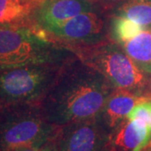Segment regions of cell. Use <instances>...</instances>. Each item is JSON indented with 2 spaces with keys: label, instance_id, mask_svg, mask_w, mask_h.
<instances>
[{
  "label": "cell",
  "instance_id": "1",
  "mask_svg": "<svg viewBox=\"0 0 151 151\" xmlns=\"http://www.w3.org/2000/svg\"><path fill=\"white\" fill-rule=\"evenodd\" d=\"M113 89L101 72L75 56L61 65L40 105L50 123L61 126L97 117Z\"/></svg>",
  "mask_w": 151,
  "mask_h": 151
},
{
  "label": "cell",
  "instance_id": "2",
  "mask_svg": "<svg viewBox=\"0 0 151 151\" xmlns=\"http://www.w3.org/2000/svg\"><path fill=\"white\" fill-rule=\"evenodd\" d=\"M73 50L31 25L0 26V71L40 64H62Z\"/></svg>",
  "mask_w": 151,
  "mask_h": 151
},
{
  "label": "cell",
  "instance_id": "3",
  "mask_svg": "<svg viewBox=\"0 0 151 151\" xmlns=\"http://www.w3.org/2000/svg\"><path fill=\"white\" fill-rule=\"evenodd\" d=\"M59 126L50 123L39 103L0 106V151L45 145L53 140Z\"/></svg>",
  "mask_w": 151,
  "mask_h": 151
},
{
  "label": "cell",
  "instance_id": "4",
  "mask_svg": "<svg viewBox=\"0 0 151 151\" xmlns=\"http://www.w3.org/2000/svg\"><path fill=\"white\" fill-rule=\"evenodd\" d=\"M70 50L85 63L101 72L114 88L151 97L149 93L150 75L135 64L119 44L105 40Z\"/></svg>",
  "mask_w": 151,
  "mask_h": 151
},
{
  "label": "cell",
  "instance_id": "5",
  "mask_svg": "<svg viewBox=\"0 0 151 151\" xmlns=\"http://www.w3.org/2000/svg\"><path fill=\"white\" fill-rule=\"evenodd\" d=\"M62 64L29 65L1 70V104H40L54 83Z\"/></svg>",
  "mask_w": 151,
  "mask_h": 151
},
{
  "label": "cell",
  "instance_id": "6",
  "mask_svg": "<svg viewBox=\"0 0 151 151\" xmlns=\"http://www.w3.org/2000/svg\"><path fill=\"white\" fill-rule=\"evenodd\" d=\"M112 135L99 114L59 126L52 144L55 151H112Z\"/></svg>",
  "mask_w": 151,
  "mask_h": 151
},
{
  "label": "cell",
  "instance_id": "7",
  "mask_svg": "<svg viewBox=\"0 0 151 151\" xmlns=\"http://www.w3.org/2000/svg\"><path fill=\"white\" fill-rule=\"evenodd\" d=\"M106 29L103 17L95 11H89L70 18L45 34L51 40L71 49L105 41Z\"/></svg>",
  "mask_w": 151,
  "mask_h": 151
},
{
  "label": "cell",
  "instance_id": "8",
  "mask_svg": "<svg viewBox=\"0 0 151 151\" xmlns=\"http://www.w3.org/2000/svg\"><path fill=\"white\" fill-rule=\"evenodd\" d=\"M94 11L92 0H45L33 15L30 25L45 33L72 17Z\"/></svg>",
  "mask_w": 151,
  "mask_h": 151
},
{
  "label": "cell",
  "instance_id": "9",
  "mask_svg": "<svg viewBox=\"0 0 151 151\" xmlns=\"http://www.w3.org/2000/svg\"><path fill=\"white\" fill-rule=\"evenodd\" d=\"M151 141L149 124L141 119L128 118L113 131L112 151H140Z\"/></svg>",
  "mask_w": 151,
  "mask_h": 151
},
{
  "label": "cell",
  "instance_id": "10",
  "mask_svg": "<svg viewBox=\"0 0 151 151\" xmlns=\"http://www.w3.org/2000/svg\"><path fill=\"white\" fill-rule=\"evenodd\" d=\"M149 100H151V97L140 96L122 88H114L107 99L100 116L108 129L113 131L136 105Z\"/></svg>",
  "mask_w": 151,
  "mask_h": 151
},
{
  "label": "cell",
  "instance_id": "11",
  "mask_svg": "<svg viewBox=\"0 0 151 151\" xmlns=\"http://www.w3.org/2000/svg\"><path fill=\"white\" fill-rule=\"evenodd\" d=\"M45 0H0V26L30 25Z\"/></svg>",
  "mask_w": 151,
  "mask_h": 151
},
{
  "label": "cell",
  "instance_id": "12",
  "mask_svg": "<svg viewBox=\"0 0 151 151\" xmlns=\"http://www.w3.org/2000/svg\"><path fill=\"white\" fill-rule=\"evenodd\" d=\"M121 46L141 70L151 76V29L143 30Z\"/></svg>",
  "mask_w": 151,
  "mask_h": 151
},
{
  "label": "cell",
  "instance_id": "13",
  "mask_svg": "<svg viewBox=\"0 0 151 151\" xmlns=\"http://www.w3.org/2000/svg\"><path fill=\"white\" fill-rule=\"evenodd\" d=\"M118 16L137 23L145 30L151 28V0H128L118 9Z\"/></svg>",
  "mask_w": 151,
  "mask_h": 151
},
{
  "label": "cell",
  "instance_id": "14",
  "mask_svg": "<svg viewBox=\"0 0 151 151\" xmlns=\"http://www.w3.org/2000/svg\"><path fill=\"white\" fill-rule=\"evenodd\" d=\"M143 30H145L144 28L137 23L127 18L115 15L111 21L109 32L113 41L122 45L134 39Z\"/></svg>",
  "mask_w": 151,
  "mask_h": 151
},
{
  "label": "cell",
  "instance_id": "15",
  "mask_svg": "<svg viewBox=\"0 0 151 151\" xmlns=\"http://www.w3.org/2000/svg\"><path fill=\"white\" fill-rule=\"evenodd\" d=\"M151 111V100L146 101L136 105L133 110L128 115V119L130 120L141 119L149 124Z\"/></svg>",
  "mask_w": 151,
  "mask_h": 151
},
{
  "label": "cell",
  "instance_id": "16",
  "mask_svg": "<svg viewBox=\"0 0 151 151\" xmlns=\"http://www.w3.org/2000/svg\"><path fill=\"white\" fill-rule=\"evenodd\" d=\"M12 151H55L52 141L49 142L45 145L38 146H26L18 148L16 150Z\"/></svg>",
  "mask_w": 151,
  "mask_h": 151
},
{
  "label": "cell",
  "instance_id": "17",
  "mask_svg": "<svg viewBox=\"0 0 151 151\" xmlns=\"http://www.w3.org/2000/svg\"><path fill=\"white\" fill-rule=\"evenodd\" d=\"M149 93L151 97V76H150V83H149Z\"/></svg>",
  "mask_w": 151,
  "mask_h": 151
},
{
  "label": "cell",
  "instance_id": "18",
  "mask_svg": "<svg viewBox=\"0 0 151 151\" xmlns=\"http://www.w3.org/2000/svg\"><path fill=\"white\" fill-rule=\"evenodd\" d=\"M149 129H150V134L151 137V111H150V122H149Z\"/></svg>",
  "mask_w": 151,
  "mask_h": 151
},
{
  "label": "cell",
  "instance_id": "19",
  "mask_svg": "<svg viewBox=\"0 0 151 151\" xmlns=\"http://www.w3.org/2000/svg\"><path fill=\"white\" fill-rule=\"evenodd\" d=\"M145 148H148V149H149V150L151 151V141H150V144H149L148 145L146 146Z\"/></svg>",
  "mask_w": 151,
  "mask_h": 151
},
{
  "label": "cell",
  "instance_id": "20",
  "mask_svg": "<svg viewBox=\"0 0 151 151\" xmlns=\"http://www.w3.org/2000/svg\"><path fill=\"white\" fill-rule=\"evenodd\" d=\"M140 151H150V150H149V149H148V148H145V149H143V150Z\"/></svg>",
  "mask_w": 151,
  "mask_h": 151
},
{
  "label": "cell",
  "instance_id": "21",
  "mask_svg": "<svg viewBox=\"0 0 151 151\" xmlns=\"http://www.w3.org/2000/svg\"><path fill=\"white\" fill-rule=\"evenodd\" d=\"M113 1H124V0H113Z\"/></svg>",
  "mask_w": 151,
  "mask_h": 151
},
{
  "label": "cell",
  "instance_id": "22",
  "mask_svg": "<svg viewBox=\"0 0 151 151\" xmlns=\"http://www.w3.org/2000/svg\"><path fill=\"white\" fill-rule=\"evenodd\" d=\"M0 106H1V103H0Z\"/></svg>",
  "mask_w": 151,
  "mask_h": 151
}]
</instances>
